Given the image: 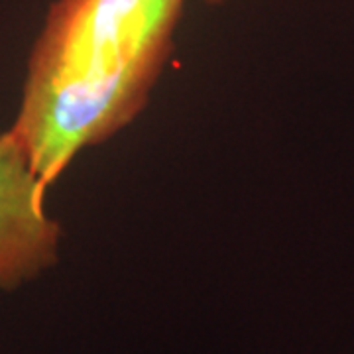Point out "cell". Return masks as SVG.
<instances>
[{"label":"cell","instance_id":"1","mask_svg":"<svg viewBox=\"0 0 354 354\" xmlns=\"http://www.w3.org/2000/svg\"><path fill=\"white\" fill-rule=\"evenodd\" d=\"M185 0H55L8 130L46 189L134 122L171 57Z\"/></svg>","mask_w":354,"mask_h":354},{"label":"cell","instance_id":"2","mask_svg":"<svg viewBox=\"0 0 354 354\" xmlns=\"http://www.w3.org/2000/svg\"><path fill=\"white\" fill-rule=\"evenodd\" d=\"M46 187L10 130L0 134V291L57 262L62 227L46 211Z\"/></svg>","mask_w":354,"mask_h":354},{"label":"cell","instance_id":"3","mask_svg":"<svg viewBox=\"0 0 354 354\" xmlns=\"http://www.w3.org/2000/svg\"><path fill=\"white\" fill-rule=\"evenodd\" d=\"M203 2H207V4H221V2H225V0H203Z\"/></svg>","mask_w":354,"mask_h":354}]
</instances>
